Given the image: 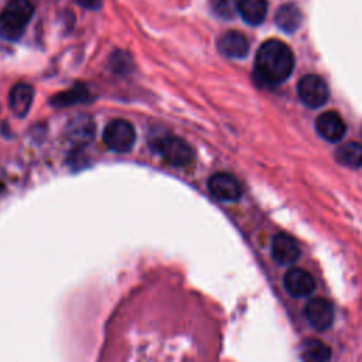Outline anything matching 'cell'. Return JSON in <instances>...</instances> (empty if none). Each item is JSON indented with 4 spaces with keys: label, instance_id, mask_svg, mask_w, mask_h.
Returning <instances> with one entry per match:
<instances>
[{
    "label": "cell",
    "instance_id": "1",
    "mask_svg": "<svg viewBox=\"0 0 362 362\" xmlns=\"http://www.w3.org/2000/svg\"><path fill=\"white\" fill-rule=\"evenodd\" d=\"M294 68V57L287 44L280 40H266L255 58V79L260 86L283 83Z\"/></svg>",
    "mask_w": 362,
    "mask_h": 362
},
{
    "label": "cell",
    "instance_id": "2",
    "mask_svg": "<svg viewBox=\"0 0 362 362\" xmlns=\"http://www.w3.org/2000/svg\"><path fill=\"white\" fill-rule=\"evenodd\" d=\"M34 14V6L30 0H10L0 13V37L8 41H17Z\"/></svg>",
    "mask_w": 362,
    "mask_h": 362
},
{
    "label": "cell",
    "instance_id": "3",
    "mask_svg": "<svg viewBox=\"0 0 362 362\" xmlns=\"http://www.w3.org/2000/svg\"><path fill=\"white\" fill-rule=\"evenodd\" d=\"M153 147L165 163L177 167L189 164L195 157L194 148L184 139L177 136H164L157 139Z\"/></svg>",
    "mask_w": 362,
    "mask_h": 362
},
{
    "label": "cell",
    "instance_id": "4",
    "mask_svg": "<svg viewBox=\"0 0 362 362\" xmlns=\"http://www.w3.org/2000/svg\"><path fill=\"white\" fill-rule=\"evenodd\" d=\"M136 141V132L130 122L124 119H115L109 122L103 130V143L115 153H127L133 148Z\"/></svg>",
    "mask_w": 362,
    "mask_h": 362
},
{
    "label": "cell",
    "instance_id": "5",
    "mask_svg": "<svg viewBox=\"0 0 362 362\" xmlns=\"http://www.w3.org/2000/svg\"><path fill=\"white\" fill-rule=\"evenodd\" d=\"M297 93L300 100L310 109H317L325 105L329 98L327 82L315 74H308L298 81Z\"/></svg>",
    "mask_w": 362,
    "mask_h": 362
},
{
    "label": "cell",
    "instance_id": "6",
    "mask_svg": "<svg viewBox=\"0 0 362 362\" xmlns=\"http://www.w3.org/2000/svg\"><path fill=\"white\" fill-rule=\"evenodd\" d=\"M95 136V123L88 115L72 117L65 127V139L74 148L88 146Z\"/></svg>",
    "mask_w": 362,
    "mask_h": 362
},
{
    "label": "cell",
    "instance_id": "7",
    "mask_svg": "<svg viewBox=\"0 0 362 362\" xmlns=\"http://www.w3.org/2000/svg\"><path fill=\"white\" fill-rule=\"evenodd\" d=\"M208 189L211 195L219 201H238L242 197V187L239 181L228 173H216L208 180Z\"/></svg>",
    "mask_w": 362,
    "mask_h": 362
},
{
    "label": "cell",
    "instance_id": "8",
    "mask_svg": "<svg viewBox=\"0 0 362 362\" xmlns=\"http://www.w3.org/2000/svg\"><path fill=\"white\" fill-rule=\"evenodd\" d=\"M304 314L311 327L318 331H325L334 322V307L324 297L311 298L304 308Z\"/></svg>",
    "mask_w": 362,
    "mask_h": 362
},
{
    "label": "cell",
    "instance_id": "9",
    "mask_svg": "<svg viewBox=\"0 0 362 362\" xmlns=\"http://www.w3.org/2000/svg\"><path fill=\"white\" fill-rule=\"evenodd\" d=\"M286 290L294 297H305L315 288V280L313 274L301 267H291L283 277Z\"/></svg>",
    "mask_w": 362,
    "mask_h": 362
},
{
    "label": "cell",
    "instance_id": "10",
    "mask_svg": "<svg viewBox=\"0 0 362 362\" xmlns=\"http://www.w3.org/2000/svg\"><path fill=\"white\" fill-rule=\"evenodd\" d=\"M315 130L327 141L337 143L341 141L345 136L346 126L344 119L334 110L321 113L315 120Z\"/></svg>",
    "mask_w": 362,
    "mask_h": 362
},
{
    "label": "cell",
    "instance_id": "11",
    "mask_svg": "<svg viewBox=\"0 0 362 362\" xmlns=\"http://www.w3.org/2000/svg\"><path fill=\"white\" fill-rule=\"evenodd\" d=\"M272 256L279 264L294 263L300 256L297 240L284 232L274 235L272 240Z\"/></svg>",
    "mask_w": 362,
    "mask_h": 362
},
{
    "label": "cell",
    "instance_id": "12",
    "mask_svg": "<svg viewBox=\"0 0 362 362\" xmlns=\"http://www.w3.org/2000/svg\"><path fill=\"white\" fill-rule=\"evenodd\" d=\"M216 47L221 54L229 58H245L249 52L247 38L235 30L223 33L216 42Z\"/></svg>",
    "mask_w": 362,
    "mask_h": 362
},
{
    "label": "cell",
    "instance_id": "13",
    "mask_svg": "<svg viewBox=\"0 0 362 362\" xmlns=\"http://www.w3.org/2000/svg\"><path fill=\"white\" fill-rule=\"evenodd\" d=\"M33 99H34L33 86L28 83H24V82H18L10 90L8 103L16 116L24 117L31 107Z\"/></svg>",
    "mask_w": 362,
    "mask_h": 362
},
{
    "label": "cell",
    "instance_id": "14",
    "mask_svg": "<svg viewBox=\"0 0 362 362\" xmlns=\"http://www.w3.org/2000/svg\"><path fill=\"white\" fill-rule=\"evenodd\" d=\"M89 100H92V95L88 88L85 85H75L64 92L54 95L49 103L54 107H68L78 103H86Z\"/></svg>",
    "mask_w": 362,
    "mask_h": 362
},
{
    "label": "cell",
    "instance_id": "15",
    "mask_svg": "<svg viewBox=\"0 0 362 362\" xmlns=\"http://www.w3.org/2000/svg\"><path fill=\"white\" fill-rule=\"evenodd\" d=\"M238 13L245 23L257 25L267 14V0H238Z\"/></svg>",
    "mask_w": 362,
    "mask_h": 362
},
{
    "label": "cell",
    "instance_id": "16",
    "mask_svg": "<svg viewBox=\"0 0 362 362\" xmlns=\"http://www.w3.org/2000/svg\"><path fill=\"white\" fill-rule=\"evenodd\" d=\"M274 21L280 30L286 33H293L300 27L303 21V14L297 6L284 4L276 11Z\"/></svg>",
    "mask_w": 362,
    "mask_h": 362
},
{
    "label": "cell",
    "instance_id": "17",
    "mask_svg": "<svg viewBox=\"0 0 362 362\" xmlns=\"http://www.w3.org/2000/svg\"><path fill=\"white\" fill-rule=\"evenodd\" d=\"M300 356L303 362H328L331 349L325 342L311 338L303 344Z\"/></svg>",
    "mask_w": 362,
    "mask_h": 362
},
{
    "label": "cell",
    "instance_id": "18",
    "mask_svg": "<svg viewBox=\"0 0 362 362\" xmlns=\"http://www.w3.org/2000/svg\"><path fill=\"white\" fill-rule=\"evenodd\" d=\"M335 158L339 164L358 168L362 165V144L358 141H349L341 144L335 151Z\"/></svg>",
    "mask_w": 362,
    "mask_h": 362
},
{
    "label": "cell",
    "instance_id": "19",
    "mask_svg": "<svg viewBox=\"0 0 362 362\" xmlns=\"http://www.w3.org/2000/svg\"><path fill=\"white\" fill-rule=\"evenodd\" d=\"M214 13L222 18H232L238 13V0H211Z\"/></svg>",
    "mask_w": 362,
    "mask_h": 362
},
{
    "label": "cell",
    "instance_id": "20",
    "mask_svg": "<svg viewBox=\"0 0 362 362\" xmlns=\"http://www.w3.org/2000/svg\"><path fill=\"white\" fill-rule=\"evenodd\" d=\"M115 58L116 59L112 58V66L115 68L116 72H123V66L126 68V71L129 69L132 61H130V57L127 54H124L122 51H117V52H115Z\"/></svg>",
    "mask_w": 362,
    "mask_h": 362
},
{
    "label": "cell",
    "instance_id": "21",
    "mask_svg": "<svg viewBox=\"0 0 362 362\" xmlns=\"http://www.w3.org/2000/svg\"><path fill=\"white\" fill-rule=\"evenodd\" d=\"M76 3L83 7V8H90V10H96L102 6V0H76Z\"/></svg>",
    "mask_w": 362,
    "mask_h": 362
}]
</instances>
